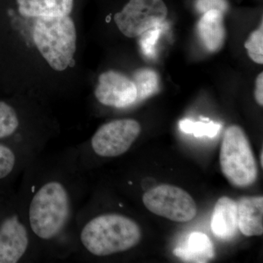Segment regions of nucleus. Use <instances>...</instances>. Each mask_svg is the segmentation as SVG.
Wrapping results in <instances>:
<instances>
[{"label":"nucleus","instance_id":"nucleus-16","mask_svg":"<svg viewBox=\"0 0 263 263\" xmlns=\"http://www.w3.org/2000/svg\"><path fill=\"white\" fill-rule=\"evenodd\" d=\"M176 257L193 262H207L214 257V249L210 238L205 233L194 232L184 246L175 249Z\"/></svg>","mask_w":263,"mask_h":263},{"label":"nucleus","instance_id":"nucleus-12","mask_svg":"<svg viewBox=\"0 0 263 263\" xmlns=\"http://www.w3.org/2000/svg\"><path fill=\"white\" fill-rule=\"evenodd\" d=\"M211 227L217 238L232 239L238 229L237 202L228 197H220L214 206Z\"/></svg>","mask_w":263,"mask_h":263},{"label":"nucleus","instance_id":"nucleus-5","mask_svg":"<svg viewBox=\"0 0 263 263\" xmlns=\"http://www.w3.org/2000/svg\"><path fill=\"white\" fill-rule=\"evenodd\" d=\"M33 39L38 51L53 70H66L76 51V29L69 15L37 18Z\"/></svg>","mask_w":263,"mask_h":263},{"label":"nucleus","instance_id":"nucleus-22","mask_svg":"<svg viewBox=\"0 0 263 263\" xmlns=\"http://www.w3.org/2000/svg\"><path fill=\"white\" fill-rule=\"evenodd\" d=\"M254 97H255L256 101L260 106L263 105V73L261 72L255 83V91H254Z\"/></svg>","mask_w":263,"mask_h":263},{"label":"nucleus","instance_id":"nucleus-14","mask_svg":"<svg viewBox=\"0 0 263 263\" xmlns=\"http://www.w3.org/2000/svg\"><path fill=\"white\" fill-rule=\"evenodd\" d=\"M197 30L208 51H219L226 41L224 13L217 10L205 12L197 24Z\"/></svg>","mask_w":263,"mask_h":263},{"label":"nucleus","instance_id":"nucleus-23","mask_svg":"<svg viewBox=\"0 0 263 263\" xmlns=\"http://www.w3.org/2000/svg\"><path fill=\"white\" fill-rule=\"evenodd\" d=\"M260 164L261 166H263V151L262 150V152H261L260 154Z\"/></svg>","mask_w":263,"mask_h":263},{"label":"nucleus","instance_id":"nucleus-18","mask_svg":"<svg viewBox=\"0 0 263 263\" xmlns=\"http://www.w3.org/2000/svg\"><path fill=\"white\" fill-rule=\"evenodd\" d=\"M209 120L208 119L205 122H194L188 119H182L179 123V129L183 133L193 134L197 138L209 137L214 138L220 130L221 124Z\"/></svg>","mask_w":263,"mask_h":263},{"label":"nucleus","instance_id":"nucleus-3","mask_svg":"<svg viewBox=\"0 0 263 263\" xmlns=\"http://www.w3.org/2000/svg\"><path fill=\"white\" fill-rule=\"evenodd\" d=\"M42 262L16 190L0 193V263Z\"/></svg>","mask_w":263,"mask_h":263},{"label":"nucleus","instance_id":"nucleus-20","mask_svg":"<svg viewBox=\"0 0 263 263\" xmlns=\"http://www.w3.org/2000/svg\"><path fill=\"white\" fill-rule=\"evenodd\" d=\"M249 57L256 63H263V29L262 24L257 30L250 34L245 45Z\"/></svg>","mask_w":263,"mask_h":263},{"label":"nucleus","instance_id":"nucleus-15","mask_svg":"<svg viewBox=\"0 0 263 263\" xmlns=\"http://www.w3.org/2000/svg\"><path fill=\"white\" fill-rule=\"evenodd\" d=\"M74 0H16L18 11L26 17H57L69 15Z\"/></svg>","mask_w":263,"mask_h":263},{"label":"nucleus","instance_id":"nucleus-19","mask_svg":"<svg viewBox=\"0 0 263 263\" xmlns=\"http://www.w3.org/2000/svg\"><path fill=\"white\" fill-rule=\"evenodd\" d=\"M162 25L163 24L148 29L140 36L141 51L148 58H155L156 56L157 46L162 32Z\"/></svg>","mask_w":263,"mask_h":263},{"label":"nucleus","instance_id":"nucleus-9","mask_svg":"<svg viewBox=\"0 0 263 263\" xmlns=\"http://www.w3.org/2000/svg\"><path fill=\"white\" fill-rule=\"evenodd\" d=\"M95 95L99 103L110 108H128L137 104L133 80L117 71H107L100 76Z\"/></svg>","mask_w":263,"mask_h":263},{"label":"nucleus","instance_id":"nucleus-13","mask_svg":"<svg viewBox=\"0 0 263 263\" xmlns=\"http://www.w3.org/2000/svg\"><path fill=\"white\" fill-rule=\"evenodd\" d=\"M238 228L246 236L263 233V197H245L237 202Z\"/></svg>","mask_w":263,"mask_h":263},{"label":"nucleus","instance_id":"nucleus-10","mask_svg":"<svg viewBox=\"0 0 263 263\" xmlns=\"http://www.w3.org/2000/svg\"><path fill=\"white\" fill-rule=\"evenodd\" d=\"M38 154L20 145L0 141V193L15 190L24 170Z\"/></svg>","mask_w":263,"mask_h":263},{"label":"nucleus","instance_id":"nucleus-1","mask_svg":"<svg viewBox=\"0 0 263 263\" xmlns=\"http://www.w3.org/2000/svg\"><path fill=\"white\" fill-rule=\"evenodd\" d=\"M85 175L74 147L41 152L24 170L16 192L42 261L73 255L76 217L86 195Z\"/></svg>","mask_w":263,"mask_h":263},{"label":"nucleus","instance_id":"nucleus-8","mask_svg":"<svg viewBox=\"0 0 263 263\" xmlns=\"http://www.w3.org/2000/svg\"><path fill=\"white\" fill-rule=\"evenodd\" d=\"M167 15V8L162 0H129L114 15V22L126 37H137L163 24Z\"/></svg>","mask_w":263,"mask_h":263},{"label":"nucleus","instance_id":"nucleus-17","mask_svg":"<svg viewBox=\"0 0 263 263\" xmlns=\"http://www.w3.org/2000/svg\"><path fill=\"white\" fill-rule=\"evenodd\" d=\"M133 83L137 90V103L149 98L160 89V79L155 70L140 69L133 75Z\"/></svg>","mask_w":263,"mask_h":263},{"label":"nucleus","instance_id":"nucleus-7","mask_svg":"<svg viewBox=\"0 0 263 263\" xmlns=\"http://www.w3.org/2000/svg\"><path fill=\"white\" fill-rule=\"evenodd\" d=\"M143 204L148 210L177 222H187L195 217L197 205L190 194L182 189L162 184L143 194Z\"/></svg>","mask_w":263,"mask_h":263},{"label":"nucleus","instance_id":"nucleus-4","mask_svg":"<svg viewBox=\"0 0 263 263\" xmlns=\"http://www.w3.org/2000/svg\"><path fill=\"white\" fill-rule=\"evenodd\" d=\"M139 122L119 119L100 126L87 142L75 148L79 168L87 173L99 160L117 158L127 153L141 134Z\"/></svg>","mask_w":263,"mask_h":263},{"label":"nucleus","instance_id":"nucleus-21","mask_svg":"<svg viewBox=\"0 0 263 263\" xmlns=\"http://www.w3.org/2000/svg\"><path fill=\"white\" fill-rule=\"evenodd\" d=\"M195 8L202 14L211 10H217L224 14L228 9V3L227 0H196Z\"/></svg>","mask_w":263,"mask_h":263},{"label":"nucleus","instance_id":"nucleus-11","mask_svg":"<svg viewBox=\"0 0 263 263\" xmlns=\"http://www.w3.org/2000/svg\"><path fill=\"white\" fill-rule=\"evenodd\" d=\"M22 119L14 105L0 101V141L10 142L41 153L45 146L22 129Z\"/></svg>","mask_w":263,"mask_h":263},{"label":"nucleus","instance_id":"nucleus-2","mask_svg":"<svg viewBox=\"0 0 263 263\" xmlns=\"http://www.w3.org/2000/svg\"><path fill=\"white\" fill-rule=\"evenodd\" d=\"M141 230L131 217L119 212H98L84 202L76 223L72 257L85 262L129 252L141 241Z\"/></svg>","mask_w":263,"mask_h":263},{"label":"nucleus","instance_id":"nucleus-6","mask_svg":"<svg viewBox=\"0 0 263 263\" xmlns=\"http://www.w3.org/2000/svg\"><path fill=\"white\" fill-rule=\"evenodd\" d=\"M219 160L223 174L233 186L245 188L255 182L257 163L248 138L239 126L227 128Z\"/></svg>","mask_w":263,"mask_h":263}]
</instances>
